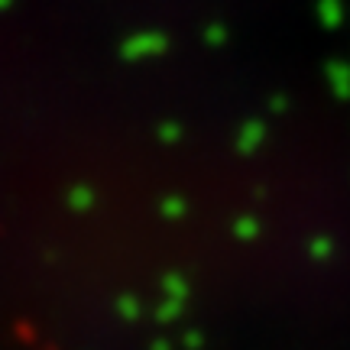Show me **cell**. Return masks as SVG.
<instances>
[{
  "label": "cell",
  "mask_w": 350,
  "mask_h": 350,
  "mask_svg": "<svg viewBox=\"0 0 350 350\" xmlns=\"http://www.w3.org/2000/svg\"><path fill=\"white\" fill-rule=\"evenodd\" d=\"M169 49V39L163 33H137V36H126L120 42V59L124 62H146V59H156Z\"/></svg>",
  "instance_id": "1"
},
{
  "label": "cell",
  "mask_w": 350,
  "mask_h": 350,
  "mask_svg": "<svg viewBox=\"0 0 350 350\" xmlns=\"http://www.w3.org/2000/svg\"><path fill=\"white\" fill-rule=\"evenodd\" d=\"M262 139H266V124L262 120H243L234 143H237L240 152H256L262 146Z\"/></svg>",
  "instance_id": "2"
},
{
  "label": "cell",
  "mask_w": 350,
  "mask_h": 350,
  "mask_svg": "<svg viewBox=\"0 0 350 350\" xmlns=\"http://www.w3.org/2000/svg\"><path fill=\"white\" fill-rule=\"evenodd\" d=\"M327 85L334 98L350 100V62H327Z\"/></svg>",
  "instance_id": "3"
},
{
  "label": "cell",
  "mask_w": 350,
  "mask_h": 350,
  "mask_svg": "<svg viewBox=\"0 0 350 350\" xmlns=\"http://www.w3.org/2000/svg\"><path fill=\"white\" fill-rule=\"evenodd\" d=\"M314 13H318V23L327 26V29H338L344 23V3L340 0H318Z\"/></svg>",
  "instance_id": "4"
},
{
  "label": "cell",
  "mask_w": 350,
  "mask_h": 350,
  "mask_svg": "<svg viewBox=\"0 0 350 350\" xmlns=\"http://www.w3.org/2000/svg\"><path fill=\"white\" fill-rule=\"evenodd\" d=\"M163 299H178V301L188 299V282L178 273H169L163 279Z\"/></svg>",
  "instance_id": "5"
},
{
  "label": "cell",
  "mask_w": 350,
  "mask_h": 350,
  "mask_svg": "<svg viewBox=\"0 0 350 350\" xmlns=\"http://www.w3.org/2000/svg\"><path fill=\"white\" fill-rule=\"evenodd\" d=\"M188 211V204L182 201V195H165L163 204H159V214H163L165 221H182Z\"/></svg>",
  "instance_id": "6"
},
{
  "label": "cell",
  "mask_w": 350,
  "mask_h": 350,
  "mask_svg": "<svg viewBox=\"0 0 350 350\" xmlns=\"http://www.w3.org/2000/svg\"><path fill=\"white\" fill-rule=\"evenodd\" d=\"M91 204H94V191L88 185H75L68 191V208L72 211H91Z\"/></svg>",
  "instance_id": "7"
},
{
  "label": "cell",
  "mask_w": 350,
  "mask_h": 350,
  "mask_svg": "<svg viewBox=\"0 0 350 350\" xmlns=\"http://www.w3.org/2000/svg\"><path fill=\"white\" fill-rule=\"evenodd\" d=\"M182 312H185V301L163 299V305L156 308V321H159V325H172L175 318H182Z\"/></svg>",
  "instance_id": "8"
},
{
  "label": "cell",
  "mask_w": 350,
  "mask_h": 350,
  "mask_svg": "<svg viewBox=\"0 0 350 350\" xmlns=\"http://www.w3.org/2000/svg\"><path fill=\"white\" fill-rule=\"evenodd\" d=\"M262 234V227L256 217H240V221H234V237L243 240V243H250V240H256Z\"/></svg>",
  "instance_id": "9"
},
{
  "label": "cell",
  "mask_w": 350,
  "mask_h": 350,
  "mask_svg": "<svg viewBox=\"0 0 350 350\" xmlns=\"http://www.w3.org/2000/svg\"><path fill=\"white\" fill-rule=\"evenodd\" d=\"M201 42H204V46H211V49L224 46L227 42V26L224 23H208L204 29H201Z\"/></svg>",
  "instance_id": "10"
},
{
  "label": "cell",
  "mask_w": 350,
  "mask_h": 350,
  "mask_svg": "<svg viewBox=\"0 0 350 350\" xmlns=\"http://www.w3.org/2000/svg\"><path fill=\"white\" fill-rule=\"evenodd\" d=\"M334 250H338V247H334L331 237H314L312 243H308V256H312V260H331Z\"/></svg>",
  "instance_id": "11"
},
{
  "label": "cell",
  "mask_w": 350,
  "mask_h": 350,
  "mask_svg": "<svg viewBox=\"0 0 350 350\" xmlns=\"http://www.w3.org/2000/svg\"><path fill=\"white\" fill-rule=\"evenodd\" d=\"M139 312H143V308H139L137 295H120V299H117V314H120L124 321H137Z\"/></svg>",
  "instance_id": "12"
},
{
  "label": "cell",
  "mask_w": 350,
  "mask_h": 350,
  "mask_svg": "<svg viewBox=\"0 0 350 350\" xmlns=\"http://www.w3.org/2000/svg\"><path fill=\"white\" fill-rule=\"evenodd\" d=\"M156 137H159V143L172 146V143H178V139H182V124H175V120H165V124L156 130Z\"/></svg>",
  "instance_id": "13"
},
{
  "label": "cell",
  "mask_w": 350,
  "mask_h": 350,
  "mask_svg": "<svg viewBox=\"0 0 350 350\" xmlns=\"http://www.w3.org/2000/svg\"><path fill=\"white\" fill-rule=\"evenodd\" d=\"M204 347V334L201 331H188L185 334V350H201Z\"/></svg>",
  "instance_id": "14"
},
{
  "label": "cell",
  "mask_w": 350,
  "mask_h": 350,
  "mask_svg": "<svg viewBox=\"0 0 350 350\" xmlns=\"http://www.w3.org/2000/svg\"><path fill=\"white\" fill-rule=\"evenodd\" d=\"M269 107H273V113H282L288 107V100L286 98H273V104H269Z\"/></svg>",
  "instance_id": "15"
},
{
  "label": "cell",
  "mask_w": 350,
  "mask_h": 350,
  "mask_svg": "<svg viewBox=\"0 0 350 350\" xmlns=\"http://www.w3.org/2000/svg\"><path fill=\"white\" fill-rule=\"evenodd\" d=\"M150 350H172V344H169V340H152Z\"/></svg>",
  "instance_id": "16"
},
{
  "label": "cell",
  "mask_w": 350,
  "mask_h": 350,
  "mask_svg": "<svg viewBox=\"0 0 350 350\" xmlns=\"http://www.w3.org/2000/svg\"><path fill=\"white\" fill-rule=\"evenodd\" d=\"M13 7V0H0V13H7Z\"/></svg>",
  "instance_id": "17"
}]
</instances>
